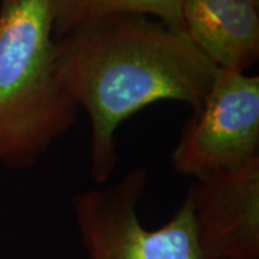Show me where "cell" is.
Returning <instances> with one entry per match:
<instances>
[{"label":"cell","instance_id":"6","mask_svg":"<svg viewBox=\"0 0 259 259\" xmlns=\"http://www.w3.org/2000/svg\"><path fill=\"white\" fill-rule=\"evenodd\" d=\"M183 29L221 69L245 72L259 58V0H185Z\"/></svg>","mask_w":259,"mask_h":259},{"label":"cell","instance_id":"4","mask_svg":"<svg viewBox=\"0 0 259 259\" xmlns=\"http://www.w3.org/2000/svg\"><path fill=\"white\" fill-rule=\"evenodd\" d=\"M259 157V76L218 69L202 108L192 114L170 164L199 180Z\"/></svg>","mask_w":259,"mask_h":259},{"label":"cell","instance_id":"2","mask_svg":"<svg viewBox=\"0 0 259 259\" xmlns=\"http://www.w3.org/2000/svg\"><path fill=\"white\" fill-rule=\"evenodd\" d=\"M51 0H2L0 163L36 164L74 127L78 107L55 72Z\"/></svg>","mask_w":259,"mask_h":259},{"label":"cell","instance_id":"3","mask_svg":"<svg viewBox=\"0 0 259 259\" xmlns=\"http://www.w3.org/2000/svg\"><path fill=\"white\" fill-rule=\"evenodd\" d=\"M147 180V170L137 167L115 185L75 194V223L88 259H209L187 197L163 226H143L137 209Z\"/></svg>","mask_w":259,"mask_h":259},{"label":"cell","instance_id":"5","mask_svg":"<svg viewBox=\"0 0 259 259\" xmlns=\"http://www.w3.org/2000/svg\"><path fill=\"white\" fill-rule=\"evenodd\" d=\"M209 259H259V157L193 180L186 194Z\"/></svg>","mask_w":259,"mask_h":259},{"label":"cell","instance_id":"1","mask_svg":"<svg viewBox=\"0 0 259 259\" xmlns=\"http://www.w3.org/2000/svg\"><path fill=\"white\" fill-rule=\"evenodd\" d=\"M218 69L185 30L141 15L97 19L59 37L56 78L88 114L94 182L111 179L124 121L157 101L185 102L197 112Z\"/></svg>","mask_w":259,"mask_h":259},{"label":"cell","instance_id":"7","mask_svg":"<svg viewBox=\"0 0 259 259\" xmlns=\"http://www.w3.org/2000/svg\"><path fill=\"white\" fill-rule=\"evenodd\" d=\"M185 0H51L54 36H64L72 29L97 19L115 15H141L167 26L183 29Z\"/></svg>","mask_w":259,"mask_h":259}]
</instances>
